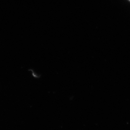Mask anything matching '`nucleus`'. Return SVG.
<instances>
[{
    "mask_svg": "<svg viewBox=\"0 0 130 130\" xmlns=\"http://www.w3.org/2000/svg\"><path fill=\"white\" fill-rule=\"evenodd\" d=\"M129 1H130V0H129Z\"/></svg>",
    "mask_w": 130,
    "mask_h": 130,
    "instance_id": "obj_1",
    "label": "nucleus"
}]
</instances>
